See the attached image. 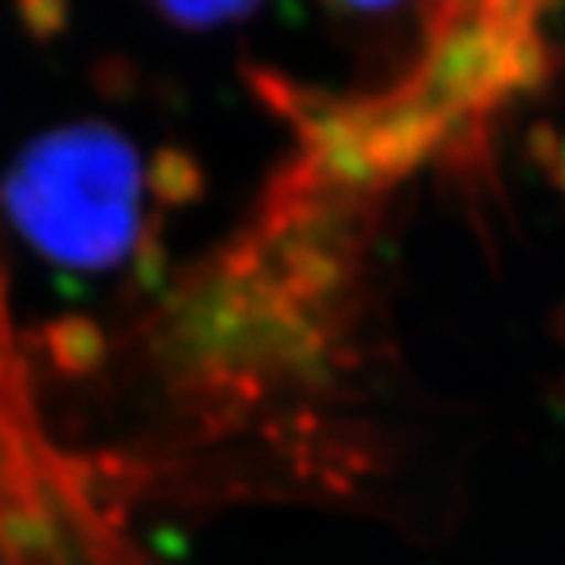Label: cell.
<instances>
[{
    "instance_id": "7a4b0ae2",
    "label": "cell",
    "mask_w": 565,
    "mask_h": 565,
    "mask_svg": "<svg viewBox=\"0 0 565 565\" xmlns=\"http://www.w3.org/2000/svg\"><path fill=\"white\" fill-rule=\"evenodd\" d=\"M262 0H148V7L170 25L204 32L248 20Z\"/></svg>"
},
{
    "instance_id": "3957f363",
    "label": "cell",
    "mask_w": 565,
    "mask_h": 565,
    "mask_svg": "<svg viewBox=\"0 0 565 565\" xmlns=\"http://www.w3.org/2000/svg\"><path fill=\"white\" fill-rule=\"evenodd\" d=\"M323 3L345 17H377V13L396 10L403 0H323Z\"/></svg>"
},
{
    "instance_id": "277c9868",
    "label": "cell",
    "mask_w": 565,
    "mask_h": 565,
    "mask_svg": "<svg viewBox=\"0 0 565 565\" xmlns=\"http://www.w3.org/2000/svg\"><path fill=\"white\" fill-rule=\"evenodd\" d=\"M556 170H559V177L565 182V141L559 145V151H556Z\"/></svg>"
},
{
    "instance_id": "6da1fadb",
    "label": "cell",
    "mask_w": 565,
    "mask_h": 565,
    "mask_svg": "<svg viewBox=\"0 0 565 565\" xmlns=\"http://www.w3.org/2000/svg\"><path fill=\"white\" fill-rule=\"evenodd\" d=\"M195 189L185 154H151L114 122L76 120L22 145L0 177V211L51 267L110 277L151 258L167 211Z\"/></svg>"
}]
</instances>
